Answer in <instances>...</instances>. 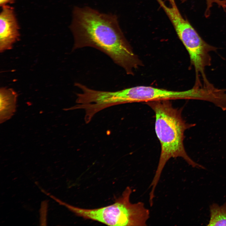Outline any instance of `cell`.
Listing matches in <instances>:
<instances>
[{"label": "cell", "instance_id": "cell-1", "mask_svg": "<svg viewBox=\"0 0 226 226\" xmlns=\"http://www.w3.org/2000/svg\"><path fill=\"white\" fill-rule=\"evenodd\" d=\"M74 43L72 50L91 47L108 56L128 75L143 65L121 30L117 16L88 7H75L70 25Z\"/></svg>", "mask_w": 226, "mask_h": 226}, {"label": "cell", "instance_id": "cell-2", "mask_svg": "<svg viewBox=\"0 0 226 226\" xmlns=\"http://www.w3.org/2000/svg\"><path fill=\"white\" fill-rule=\"evenodd\" d=\"M155 113V129L160 144L161 150L156 171L149 187L155 190L162 171L167 161L172 158L181 157L193 168L205 169L187 154L184 145L185 131L196 126L186 122L182 116V109L174 108L169 100L147 102Z\"/></svg>", "mask_w": 226, "mask_h": 226}, {"label": "cell", "instance_id": "cell-3", "mask_svg": "<svg viewBox=\"0 0 226 226\" xmlns=\"http://www.w3.org/2000/svg\"><path fill=\"white\" fill-rule=\"evenodd\" d=\"M131 188L127 187L122 195L110 205L95 209H84L72 206L62 201L63 205L77 216L110 226H145L150 212L142 202L130 201Z\"/></svg>", "mask_w": 226, "mask_h": 226}, {"label": "cell", "instance_id": "cell-4", "mask_svg": "<svg viewBox=\"0 0 226 226\" xmlns=\"http://www.w3.org/2000/svg\"><path fill=\"white\" fill-rule=\"evenodd\" d=\"M172 25L179 38L187 51L191 63L194 68L196 80H203L207 78L205 68L211 65V51L216 50V48L204 41L186 19L182 16L176 18Z\"/></svg>", "mask_w": 226, "mask_h": 226}, {"label": "cell", "instance_id": "cell-5", "mask_svg": "<svg viewBox=\"0 0 226 226\" xmlns=\"http://www.w3.org/2000/svg\"><path fill=\"white\" fill-rule=\"evenodd\" d=\"M125 104L163 100H191V89L175 91L151 86H137L122 89Z\"/></svg>", "mask_w": 226, "mask_h": 226}, {"label": "cell", "instance_id": "cell-6", "mask_svg": "<svg viewBox=\"0 0 226 226\" xmlns=\"http://www.w3.org/2000/svg\"><path fill=\"white\" fill-rule=\"evenodd\" d=\"M19 27L13 8L7 5L2 7L0 14V52L12 49L19 39Z\"/></svg>", "mask_w": 226, "mask_h": 226}, {"label": "cell", "instance_id": "cell-7", "mask_svg": "<svg viewBox=\"0 0 226 226\" xmlns=\"http://www.w3.org/2000/svg\"><path fill=\"white\" fill-rule=\"evenodd\" d=\"M17 94L12 89L2 87L0 89V122L10 119L16 110Z\"/></svg>", "mask_w": 226, "mask_h": 226}, {"label": "cell", "instance_id": "cell-8", "mask_svg": "<svg viewBox=\"0 0 226 226\" xmlns=\"http://www.w3.org/2000/svg\"><path fill=\"white\" fill-rule=\"evenodd\" d=\"M209 210L210 218L207 226H226V202L221 206L212 204Z\"/></svg>", "mask_w": 226, "mask_h": 226}, {"label": "cell", "instance_id": "cell-9", "mask_svg": "<svg viewBox=\"0 0 226 226\" xmlns=\"http://www.w3.org/2000/svg\"><path fill=\"white\" fill-rule=\"evenodd\" d=\"M182 3H184L187 0H180ZM207 7L205 13V15L206 18L210 15V8L213 3H216L219 7H221L224 11L226 12V4L222 0H205Z\"/></svg>", "mask_w": 226, "mask_h": 226}, {"label": "cell", "instance_id": "cell-10", "mask_svg": "<svg viewBox=\"0 0 226 226\" xmlns=\"http://www.w3.org/2000/svg\"><path fill=\"white\" fill-rule=\"evenodd\" d=\"M47 203L46 201H44L41 203L40 210V223L41 225H46V216L47 211Z\"/></svg>", "mask_w": 226, "mask_h": 226}, {"label": "cell", "instance_id": "cell-11", "mask_svg": "<svg viewBox=\"0 0 226 226\" xmlns=\"http://www.w3.org/2000/svg\"><path fill=\"white\" fill-rule=\"evenodd\" d=\"M15 0H0V5L2 7L14 3Z\"/></svg>", "mask_w": 226, "mask_h": 226}, {"label": "cell", "instance_id": "cell-12", "mask_svg": "<svg viewBox=\"0 0 226 226\" xmlns=\"http://www.w3.org/2000/svg\"><path fill=\"white\" fill-rule=\"evenodd\" d=\"M211 84V83H210V84H207V85H204V84H203L204 85L207 86V85H210ZM202 85V84L201 85H195V84L194 85H195V86H201V85Z\"/></svg>", "mask_w": 226, "mask_h": 226}, {"label": "cell", "instance_id": "cell-13", "mask_svg": "<svg viewBox=\"0 0 226 226\" xmlns=\"http://www.w3.org/2000/svg\"><path fill=\"white\" fill-rule=\"evenodd\" d=\"M226 4V0H222Z\"/></svg>", "mask_w": 226, "mask_h": 226}, {"label": "cell", "instance_id": "cell-14", "mask_svg": "<svg viewBox=\"0 0 226 226\" xmlns=\"http://www.w3.org/2000/svg\"><path fill=\"white\" fill-rule=\"evenodd\" d=\"M169 2H170L173 0H167Z\"/></svg>", "mask_w": 226, "mask_h": 226}]
</instances>
